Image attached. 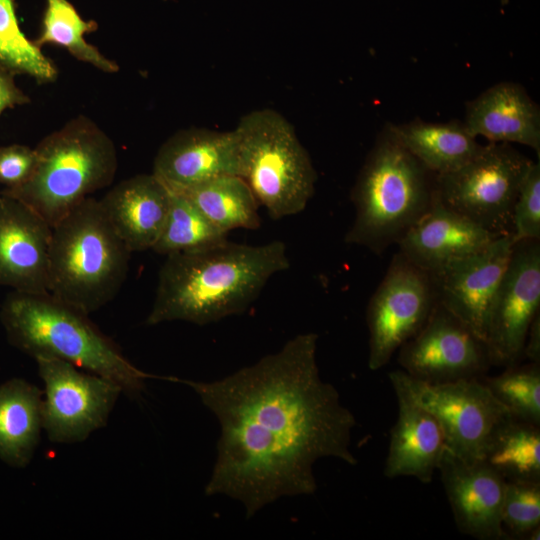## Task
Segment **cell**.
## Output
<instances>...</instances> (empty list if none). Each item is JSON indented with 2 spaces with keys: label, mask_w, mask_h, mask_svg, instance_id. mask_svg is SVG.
<instances>
[{
  "label": "cell",
  "mask_w": 540,
  "mask_h": 540,
  "mask_svg": "<svg viewBox=\"0 0 540 540\" xmlns=\"http://www.w3.org/2000/svg\"><path fill=\"white\" fill-rule=\"evenodd\" d=\"M318 335L298 334L275 353L212 382L187 384L218 419L217 458L205 486L241 502L247 519L284 496L317 489L315 462L355 465L356 420L316 361Z\"/></svg>",
  "instance_id": "1"
},
{
  "label": "cell",
  "mask_w": 540,
  "mask_h": 540,
  "mask_svg": "<svg viewBox=\"0 0 540 540\" xmlns=\"http://www.w3.org/2000/svg\"><path fill=\"white\" fill-rule=\"evenodd\" d=\"M290 267L287 246L226 241L194 252L166 256L158 273L146 324L185 321L207 325L245 312L267 282Z\"/></svg>",
  "instance_id": "2"
},
{
  "label": "cell",
  "mask_w": 540,
  "mask_h": 540,
  "mask_svg": "<svg viewBox=\"0 0 540 540\" xmlns=\"http://www.w3.org/2000/svg\"><path fill=\"white\" fill-rule=\"evenodd\" d=\"M88 315L49 292L13 291L0 311L9 342L22 352L69 362L114 381L130 397L139 396L153 376L131 363Z\"/></svg>",
  "instance_id": "3"
},
{
  "label": "cell",
  "mask_w": 540,
  "mask_h": 540,
  "mask_svg": "<svg viewBox=\"0 0 540 540\" xmlns=\"http://www.w3.org/2000/svg\"><path fill=\"white\" fill-rule=\"evenodd\" d=\"M436 176L397 140L387 124L351 190L355 217L345 242L377 255L397 244L432 206Z\"/></svg>",
  "instance_id": "4"
},
{
  "label": "cell",
  "mask_w": 540,
  "mask_h": 540,
  "mask_svg": "<svg viewBox=\"0 0 540 540\" xmlns=\"http://www.w3.org/2000/svg\"><path fill=\"white\" fill-rule=\"evenodd\" d=\"M35 151L30 178L1 193L32 208L51 227L91 194L109 186L118 168L114 142L84 115L48 134Z\"/></svg>",
  "instance_id": "5"
},
{
  "label": "cell",
  "mask_w": 540,
  "mask_h": 540,
  "mask_svg": "<svg viewBox=\"0 0 540 540\" xmlns=\"http://www.w3.org/2000/svg\"><path fill=\"white\" fill-rule=\"evenodd\" d=\"M131 253L99 200L88 197L52 227L48 291L87 314L95 312L121 289Z\"/></svg>",
  "instance_id": "6"
},
{
  "label": "cell",
  "mask_w": 540,
  "mask_h": 540,
  "mask_svg": "<svg viewBox=\"0 0 540 540\" xmlns=\"http://www.w3.org/2000/svg\"><path fill=\"white\" fill-rule=\"evenodd\" d=\"M239 176L270 218L302 212L315 192L317 172L292 124L270 108L243 115L236 127Z\"/></svg>",
  "instance_id": "7"
},
{
  "label": "cell",
  "mask_w": 540,
  "mask_h": 540,
  "mask_svg": "<svg viewBox=\"0 0 540 540\" xmlns=\"http://www.w3.org/2000/svg\"><path fill=\"white\" fill-rule=\"evenodd\" d=\"M532 162L511 144L489 142L460 168L436 176L438 197L488 231L511 234L514 203Z\"/></svg>",
  "instance_id": "8"
},
{
  "label": "cell",
  "mask_w": 540,
  "mask_h": 540,
  "mask_svg": "<svg viewBox=\"0 0 540 540\" xmlns=\"http://www.w3.org/2000/svg\"><path fill=\"white\" fill-rule=\"evenodd\" d=\"M35 361L44 383L43 430L51 442H82L107 424L123 392L120 385L57 358Z\"/></svg>",
  "instance_id": "9"
},
{
  "label": "cell",
  "mask_w": 540,
  "mask_h": 540,
  "mask_svg": "<svg viewBox=\"0 0 540 540\" xmlns=\"http://www.w3.org/2000/svg\"><path fill=\"white\" fill-rule=\"evenodd\" d=\"M436 304L429 273L398 252L371 296L368 367L379 370L425 324Z\"/></svg>",
  "instance_id": "10"
},
{
  "label": "cell",
  "mask_w": 540,
  "mask_h": 540,
  "mask_svg": "<svg viewBox=\"0 0 540 540\" xmlns=\"http://www.w3.org/2000/svg\"><path fill=\"white\" fill-rule=\"evenodd\" d=\"M396 371L413 400L440 424L446 449L464 461L481 460L492 432L511 415L480 378L430 384Z\"/></svg>",
  "instance_id": "11"
},
{
  "label": "cell",
  "mask_w": 540,
  "mask_h": 540,
  "mask_svg": "<svg viewBox=\"0 0 540 540\" xmlns=\"http://www.w3.org/2000/svg\"><path fill=\"white\" fill-rule=\"evenodd\" d=\"M539 307L540 239L516 242L489 310L485 344L491 365L509 367L523 359Z\"/></svg>",
  "instance_id": "12"
},
{
  "label": "cell",
  "mask_w": 540,
  "mask_h": 540,
  "mask_svg": "<svg viewBox=\"0 0 540 540\" xmlns=\"http://www.w3.org/2000/svg\"><path fill=\"white\" fill-rule=\"evenodd\" d=\"M398 351L403 371L430 384L480 378L491 366L485 342L437 302Z\"/></svg>",
  "instance_id": "13"
},
{
  "label": "cell",
  "mask_w": 540,
  "mask_h": 540,
  "mask_svg": "<svg viewBox=\"0 0 540 540\" xmlns=\"http://www.w3.org/2000/svg\"><path fill=\"white\" fill-rule=\"evenodd\" d=\"M514 242L501 235L487 247L429 272L436 302L485 342L490 306Z\"/></svg>",
  "instance_id": "14"
},
{
  "label": "cell",
  "mask_w": 540,
  "mask_h": 540,
  "mask_svg": "<svg viewBox=\"0 0 540 540\" xmlns=\"http://www.w3.org/2000/svg\"><path fill=\"white\" fill-rule=\"evenodd\" d=\"M152 173L172 191H183L221 175L239 176L237 132L181 129L159 147Z\"/></svg>",
  "instance_id": "15"
},
{
  "label": "cell",
  "mask_w": 540,
  "mask_h": 540,
  "mask_svg": "<svg viewBox=\"0 0 540 540\" xmlns=\"http://www.w3.org/2000/svg\"><path fill=\"white\" fill-rule=\"evenodd\" d=\"M458 530L479 540L504 539L506 480L485 462H467L445 449L438 469Z\"/></svg>",
  "instance_id": "16"
},
{
  "label": "cell",
  "mask_w": 540,
  "mask_h": 540,
  "mask_svg": "<svg viewBox=\"0 0 540 540\" xmlns=\"http://www.w3.org/2000/svg\"><path fill=\"white\" fill-rule=\"evenodd\" d=\"M52 227L23 202L0 193V286L49 292Z\"/></svg>",
  "instance_id": "17"
},
{
  "label": "cell",
  "mask_w": 540,
  "mask_h": 540,
  "mask_svg": "<svg viewBox=\"0 0 540 540\" xmlns=\"http://www.w3.org/2000/svg\"><path fill=\"white\" fill-rule=\"evenodd\" d=\"M398 403V417L390 432L383 474L387 478L414 477L426 484L446 449L442 428L436 418L413 400L397 371L389 373Z\"/></svg>",
  "instance_id": "18"
},
{
  "label": "cell",
  "mask_w": 540,
  "mask_h": 540,
  "mask_svg": "<svg viewBox=\"0 0 540 540\" xmlns=\"http://www.w3.org/2000/svg\"><path fill=\"white\" fill-rule=\"evenodd\" d=\"M501 235L445 206L436 196L430 209L398 241L399 252L426 272L473 254Z\"/></svg>",
  "instance_id": "19"
},
{
  "label": "cell",
  "mask_w": 540,
  "mask_h": 540,
  "mask_svg": "<svg viewBox=\"0 0 540 540\" xmlns=\"http://www.w3.org/2000/svg\"><path fill=\"white\" fill-rule=\"evenodd\" d=\"M171 192L153 173L138 174L113 186L100 205L131 252L152 249L165 225Z\"/></svg>",
  "instance_id": "20"
},
{
  "label": "cell",
  "mask_w": 540,
  "mask_h": 540,
  "mask_svg": "<svg viewBox=\"0 0 540 540\" xmlns=\"http://www.w3.org/2000/svg\"><path fill=\"white\" fill-rule=\"evenodd\" d=\"M464 124L476 138L522 144L540 156V108L519 83L495 84L468 101Z\"/></svg>",
  "instance_id": "21"
},
{
  "label": "cell",
  "mask_w": 540,
  "mask_h": 540,
  "mask_svg": "<svg viewBox=\"0 0 540 540\" xmlns=\"http://www.w3.org/2000/svg\"><path fill=\"white\" fill-rule=\"evenodd\" d=\"M43 392L24 379L0 385V458L16 468L26 467L40 442Z\"/></svg>",
  "instance_id": "22"
},
{
  "label": "cell",
  "mask_w": 540,
  "mask_h": 540,
  "mask_svg": "<svg viewBox=\"0 0 540 540\" xmlns=\"http://www.w3.org/2000/svg\"><path fill=\"white\" fill-rule=\"evenodd\" d=\"M397 140L436 175L452 172L482 149L464 122H426L415 118L404 124H388Z\"/></svg>",
  "instance_id": "23"
},
{
  "label": "cell",
  "mask_w": 540,
  "mask_h": 540,
  "mask_svg": "<svg viewBox=\"0 0 540 540\" xmlns=\"http://www.w3.org/2000/svg\"><path fill=\"white\" fill-rule=\"evenodd\" d=\"M183 193L218 229L229 233L236 229L256 230L261 225L259 204L243 178L221 175Z\"/></svg>",
  "instance_id": "24"
},
{
  "label": "cell",
  "mask_w": 540,
  "mask_h": 540,
  "mask_svg": "<svg viewBox=\"0 0 540 540\" xmlns=\"http://www.w3.org/2000/svg\"><path fill=\"white\" fill-rule=\"evenodd\" d=\"M481 461L506 481L540 482V425L509 415L492 432Z\"/></svg>",
  "instance_id": "25"
},
{
  "label": "cell",
  "mask_w": 540,
  "mask_h": 540,
  "mask_svg": "<svg viewBox=\"0 0 540 540\" xmlns=\"http://www.w3.org/2000/svg\"><path fill=\"white\" fill-rule=\"evenodd\" d=\"M97 29L98 24L85 21L68 0H46L40 33L33 42L39 48L47 44L60 46L81 62L105 73H115L119 70L117 63L85 39L87 33Z\"/></svg>",
  "instance_id": "26"
},
{
  "label": "cell",
  "mask_w": 540,
  "mask_h": 540,
  "mask_svg": "<svg viewBox=\"0 0 540 540\" xmlns=\"http://www.w3.org/2000/svg\"><path fill=\"white\" fill-rule=\"evenodd\" d=\"M170 192L168 216L160 237L152 247L154 252L167 256L201 251L228 241L227 233L215 227L183 193Z\"/></svg>",
  "instance_id": "27"
},
{
  "label": "cell",
  "mask_w": 540,
  "mask_h": 540,
  "mask_svg": "<svg viewBox=\"0 0 540 540\" xmlns=\"http://www.w3.org/2000/svg\"><path fill=\"white\" fill-rule=\"evenodd\" d=\"M0 66L15 75H27L38 84L52 83L58 77L54 62L22 32L15 0H0Z\"/></svg>",
  "instance_id": "28"
},
{
  "label": "cell",
  "mask_w": 540,
  "mask_h": 540,
  "mask_svg": "<svg viewBox=\"0 0 540 540\" xmlns=\"http://www.w3.org/2000/svg\"><path fill=\"white\" fill-rule=\"evenodd\" d=\"M499 375L480 380L513 416L540 425V364L506 367Z\"/></svg>",
  "instance_id": "29"
},
{
  "label": "cell",
  "mask_w": 540,
  "mask_h": 540,
  "mask_svg": "<svg viewBox=\"0 0 540 540\" xmlns=\"http://www.w3.org/2000/svg\"><path fill=\"white\" fill-rule=\"evenodd\" d=\"M501 524L506 538L529 539L540 528V482H506Z\"/></svg>",
  "instance_id": "30"
},
{
  "label": "cell",
  "mask_w": 540,
  "mask_h": 540,
  "mask_svg": "<svg viewBox=\"0 0 540 540\" xmlns=\"http://www.w3.org/2000/svg\"><path fill=\"white\" fill-rule=\"evenodd\" d=\"M513 242L540 239V163L532 162L517 193L512 212Z\"/></svg>",
  "instance_id": "31"
},
{
  "label": "cell",
  "mask_w": 540,
  "mask_h": 540,
  "mask_svg": "<svg viewBox=\"0 0 540 540\" xmlns=\"http://www.w3.org/2000/svg\"><path fill=\"white\" fill-rule=\"evenodd\" d=\"M35 164V148L21 144L0 147V183L5 189L22 185L30 178Z\"/></svg>",
  "instance_id": "32"
},
{
  "label": "cell",
  "mask_w": 540,
  "mask_h": 540,
  "mask_svg": "<svg viewBox=\"0 0 540 540\" xmlns=\"http://www.w3.org/2000/svg\"><path fill=\"white\" fill-rule=\"evenodd\" d=\"M15 76L0 66V116L6 109L30 102L29 96L16 85Z\"/></svg>",
  "instance_id": "33"
},
{
  "label": "cell",
  "mask_w": 540,
  "mask_h": 540,
  "mask_svg": "<svg viewBox=\"0 0 540 540\" xmlns=\"http://www.w3.org/2000/svg\"><path fill=\"white\" fill-rule=\"evenodd\" d=\"M523 357L540 364V313L533 319L523 349Z\"/></svg>",
  "instance_id": "34"
}]
</instances>
